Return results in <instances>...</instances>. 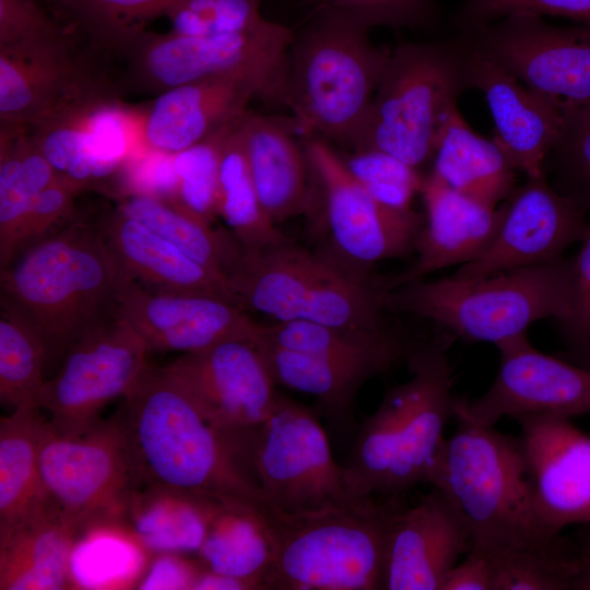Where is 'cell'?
Wrapping results in <instances>:
<instances>
[{
    "mask_svg": "<svg viewBox=\"0 0 590 590\" xmlns=\"http://www.w3.org/2000/svg\"><path fill=\"white\" fill-rule=\"evenodd\" d=\"M143 487L262 507L247 428L209 423L165 367L148 366L120 408Z\"/></svg>",
    "mask_w": 590,
    "mask_h": 590,
    "instance_id": "obj_1",
    "label": "cell"
},
{
    "mask_svg": "<svg viewBox=\"0 0 590 590\" xmlns=\"http://www.w3.org/2000/svg\"><path fill=\"white\" fill-rule=\"evenodd\" d=\"M1 304L40 335L47 357H63L84 332L117 311L133 281L98 225L72 219L1 269Z\"/></svg>",
    "mask_w": 590,
    "mask_h": 590,
    "instance_id": "obj_2",
    "label": "cell"
},
{
    "mask_svg": "<svg viewBox=\"0 0 590 590\" xmlns=\"http://www.w3.org/2000/svg\"><path fill=\"white\" fill-rule=\"evenodd\" d=\"M451 339L439 335L420 344L408 359L412 377L387 391L377 410L358 427L342 465L355 498L402 496L428 481L453 415Z\"/></svg>",
    "mask_w": 590,
    "mask_h": 590,
    "instance_id": "obj_3",
    "label": "cell"
},
{
    "mask_svg": "<svg viewBox=\"0 0 590 590\" xmlns=\"http://www.w3.org/2000/svg\"><path fill=\"white\" fill-rule=\"evenodd\" d=\"M369 31L357 16L323 3L294 31L285 107L305 135L353 149L389 57Z\"/></svg>",
    "mask_w": 590,
    "mask_h": 590,
    "instance_id": "obj_4",
    "label": "cell"
},
{
    "mask_svg": "<svg viewBox=\"0 0 590 590\" xmlns=\"http://www.w3.org/2000/svg\"><path fill=\"white\" fill-rule=\"evenodd\" d=\"M402 496H373L311 511L261 509L271 548L263 589H382L390 526Z\"/></svg>",
    "mask_w": 590,
    "mask_h": 590,
    "instance_id": "obj_5",
    "label": "cell"
},
{
    "mask_svg": "<svg viewBox=\"0 0 590 590\" xmlns=\"http://www.w3.org/2000/svg\"><path fill=\"white\" fill-rule=\"evenodd\" d=\"M471 46L461 33L404 43L389 54L366 119L351 151L377 150L420 170L471 88Z\"/></svg>",
    "mask_w": 590,
    "mask_h": 590,
    "instance_id": "obj_6",
    "label": "cell"
},
{
    "mask_svg": "<svg viewBox=\"0 0 590 590\" xmlns=\"http://www.w3.org/2000/svg\"><path fill=\"white\" fill-rule=\"evenodd\" d=\"M453 416L457 429L442 442L427 483L458 506L472 545L524 547L553 535L535 512L519 437L477 424L455 405Z\"/></svg>",
    "mask_w": 590,
    "mask_h": 590,
    "instance_id": "obj_7",
    "label": "cell"
},
{
    "mask_svg": "<svg viewBox=\"0 0 590 590\" xmlns=\"http://www.w3.org/2000/svg\"><path fill=\"white\" fill-rule=\"evenodd\" d=\"M573 257L480 278L415 280L389 290L385 308L409 312L472 342L499 341L533 322L563 319L571 304Z\"/></svg>",
    "mask_w": 590,
    "mask_h": 590,
    "instance_id": "obj_8",
    "label": "cell"
},
{
    "mask_svg": "<svg viewBox=\"0 0 590 590\" xmlns=\"http://www.w3.org/2000/svg\"><path fill=\"white\" fill-rule=\"evenodd\" d=\"M227 282L244 308L276 321L361 330L386 327V278H357L290 238L257 249L243 247Z\"/></svg>",
    "mask_w": 590,
    "mask_h": 590,
    "instance_id": "obj_9",
    "label": "cell"
},
{
    "mask_svg": "<svg viewBox=\"0 0 590 590\" xmlns=\"http://www.w3.org/2000/svg\"><path fill=\"white\" fill-rule=\"evenodd\" d=\"M42 498L75 529L78 539L102 527L128 528L134 497L143 487L119 409L76 434L49 422L39 450Z\"/></svg>",
    "mask_w": 590,
    "mask_h": 590,
    "instance_id": "obj_10",
    "label": "cell"
},
{
    "mask_svg": "<svg viewBox=\"0 0 590 590\" xmlns=\"http://www.w3.org/2000/svg\"><path fill=\"white\" fill-rule=\"evenodd\" d=\"M294 30L266 20L238 33L192 36L143 32L121 55L128 82L157 95L201 79L241 74L266 104L285 107L287 52Z\"/></svg>",
    "mask_w": 590,
    "mask_h": 590,
    "instance_id": "obj_11",
    "label": "cell"
},
{
    "mask_svg": "<svg viewBox=\"0 0 590 590\" xmlns=\"http://www.w3.org/2000/svg\"><path fill=\"white\" fill-rule=\"evenodd\" d=\"M303 143L311 190L306 215L323 238L320 255L357 278L370 279L377 262L414 250L423 226L420 214L376 202L328 141L307 137Z\"/></svg>",
    "mask_w": 590,
    "mask_h": 590,
    "instance_id": "obj_12",
    "label": "cell"
},
{
    "mask_svg": "<svg viewBox=\"0 0 590 590\" xmlns=\"http://www.w3.org/2000/svg\"><path fill=\"white\" fill-rule=\"evenodd\" d=\"M248 451L271 508L302 512L361 499L351 495L317 416L280 393L267 418L248 428Z\"/></svg>",
    "mask_w": 590,
    "mask_h": 590,
    "instance_id": "obj_13",
    "label": "cell"
},
{
    "mask_svg": "<svg viewBox=\"0 0 590 590\" xmlns=\"http://www.w3.org/2000/svg\"><path fill=\"white\" fill-rule=\"evenodd\" d=\"M146 344L117 314L84 332L66 352L58 373L45 380L38 408L61 434L84 432L101 412L122 400L150 363Z\"/></svg>",
    "mask_w": 590,
    "mask_h": 590,
    "instance_id": "obj_14",
    "label": "cell"
},
{
    "mask_svg": "<svg viewBox=\"0 0 590 590\" xmlns=\"http://www.w3.org/2000/svg\"><path fill=\"white\" fill-rule=\"evenodd\" d=\"M464 34L483 56L529 88L570 109L590 105V25L508 16Z\"/></svg>",
    "mask_w": 590,
    "mask_h": 590,
    "instance_id": "obj_15",
    "label": "cell"
},
{
    "mask_svg": "<svg viewBox=\"0 0 590 590\" xmlns=\"http://www.w3.org/2000/svg\"><path fill=\"white\" fill-rule=\"evenodd\" d=\"M56 174L81 192L121 197L126 165L133 153L130 111L111 84L94 90L30 127Z\"/></svg>",
    "mask_w": 590,
    "mask_h": 590,
    "instance_id": "obj_16",
    "label": "cell"
},
{
    "mask_svg": "<svg viewBox=\"0 0 590 590\" xmlns=\"http://www.w3.org/2000/svg\"><path fill=\"white\" fill-rule=\"evenodd\" d=\"M499 370L488 390L473 402L455 399V408L482 425L503 416L590 413V371L536 350L522 332L497 342Z\"/></svg>",
    "mask_w": 590,
    "mask_h": 590,
    "instance_id": "obj_17",
    "label": "cell"
},
{
    "mask_svg": "<svg viewBox=\"0 0 590 590\" xmlns=\"http://www.w3.org/2000/svg\"><path fill=\"white\" fill-rule=\"evenodd\" d=\"M503 206V221L492 244L453 275L480 278L557 261L587 231L589 212L551 186L546 174L527 178Z\"/></svg>",
    "mask_w": 590,
    "mask_h": 590,
    "instance_id": "obj_18",
    "label": "cell"
},
{
    "mask_svg": "<svg viewBox=\"0 0 590 590\" xmlns=\"http://www.w3.org/2000/svg\"><path fill=\"white\" fill-rule=\"evenodd\" d=\"M235 300L212 293L169 292L131 281L121 290L116 314L150 352L192 353L228 340L257 342L262 324Z\"/></svg>",
    "mask_w": 590,
    "mask_h": 590,
    "instance_id": "obj_19",
    "label": "cell"
},
{
    "mask_svg": "<svg viewBox=\"0 0 590 590\" xmlns=\"http://www.w3.org/2000/svg\"><path fill=\"white\" fill-rule=\"evenodd\" d=\"M60 31L0 46V126L33 127L87 93L110 84Z\"/></svg>",
    "mask_w": 590,
    "mask_h": 590,
    "instance_id": "obj_20",
    "label": "cell"
},
{
    "mask_svg": "<svg viewBox=\"0 0 590 590\" xmlns=\"http://www.w3.org/2000/svg\"><path fill=\"white\" fill-rule=\"evenodd\" d=\"M165 368L203 417L223 429L260 424L279 394L256 343L249 340H228L185 353Z\"/></svg>",
    "mask_w": 590,
    "mask_h": 590,
    "instance_id": "obj_21",
    "label": "cell"
},
{
    "mask_svg": "<svg viewBox=\"0 0 590 590\" xmlns=\"http://www.w3.org/2000/svg\"><path fill=\"white\" fill-rule=\"evenodd\" d=\"M520 442L535 512L550 533L590 523V434L569 417L524 415Z\"/></svg>",
    "mask_w": 590,
    "mask_h": 590,
    "instance_id": "obj_22",
    "label": "cell"
},
{
    "mask_svg": "<svg viewBox=\"0 0 590 590\" xmlns=\"http://www.w3.org/2000/svg\"><path fill=\"white\" fill-rule=\"evenodd\" d=\"M472 536L462 512L440 488L396 515L387 536L382 589L441 590Z\"/></svg>",
    "mask_w": 590,
    "mask_h": 590,
    "instance_id": "obj_23",
    "label": "cell"
},
{
    "mask_svg": "<svg viewBox=\"0 0 590 590\" xmlns=\"http://www.w3.org/2000/svg\"><path fill=\"white\" fill-rule=\"evenodd\" d=\"M470 46L471 88L485 96L495 126L493 140L527 178L546 174L545 162L559 135L565 109Z\"/></svg>",
    "mask_w": 590,
    "mask_h": 590,
    "instance_id": "obj_24",
    "label": "cell"
},
{
    "mask_svg": "<svg viewBox=\"0 0 590 590\" xmlns=\"http://www.w3.org/2000/svg\"><path fill=\"white\" fill-rule=\"evenodd\" d=\"M420 192L426 220L415 240L417 257L401 273L386 278L388 291L479 258L503 221V204L498 209L486 206L452 189L432 172L424 177Z\"/></svg>",
    "mask_w": 590,
    "mask_h": 590,
    "instance_id": "obj_25",
    "label": "cell"
},
{
    "mask_svg": "<svg viewBox=\"0 0 590 590\" xmlns=\"http://www.w3.org/2000/svg\"><path fill=\"white\" fill-rule=\"evenodd\" d=\"M259 98L256 83L241 74L210 76L157 95L142 126L149 148L177 153L239 120Z\"/></svg>",
    "mask_w": 590,
    "mask_h": 590,
    "instance_id": "obj_26",
    "label": "cell"
},
{
    "mask_svg": "<svg viewBox=\"0 0 590 590\" xmlns=\"http://www.w3.org/2000/svg\"><path fill=\"white\" fill-rule=\"evenodd\" d=\"M247 161L267 216L276 225L307 214L310 173L293 118L248 110L240 122Z\"/></svg>",
    "mask_w": 590,
    "mask_h": 590,
    "instance_id": "obj_27",
    "label": "cell"
},
{
    "mask_svg": "<svg viewBox=\"0 0 590 590\" xmlns=\"http://www.w3.org/2000/svg\"><path fill=\"white\" fill-rule=\"evenodd\" d=\"M97 225L133 281L162 291L219 294L239 304L225 278L117 208L102 216Z\"/></svg>",
    "mask_w": 590,
    "mask_h": 590,
    "instance_id": "obj_28",
    "label": "cell"
},
{
    "mask_svg": "<svg viewBox=\"0 0 590 590\" xmlns=\"http://www.w3.org/2000/svg\"><path fill=\"white\" fill-rule=\"evenodd\" d=\"M76 540L75 529L42 498L24 519L0 534V589L71 588Z\"/></svg>",
    "mask_w": 590,
    "mask_h": 590,
    "instance_id": "obj_29",
    "label": "cell"
},
{
    "mask_svg": "<svg viewBox=\"0 0 590 590\" xmlns=\"http://www.w3.org/2000/svg\"><path fill=\"white\" fill-rule=\"evenodd\" d=\"M257 341L335 362L363 366L377 375L389 373L410 358L420 344L401 332L384 327L376 330L339 328L306 320L262 324Z\"/></svg>",
    "mask_w": 590,
    "mask_h": 590,
    "instance_id": "obj_30",
    "label": "cell"
},
{
    "mask_svg": "<svg viewBox=\"0 0 590 590\" xmlns=\"http://www.w3.org/2000/svg\"><path fill=\"white\" fill-rule=\"evenodd\" d=\"M516 169L494 140L474 132L459 110L437 148L433 169L449 187L495 209L516 189Z\"/></svg>",
    "mask_w": 590,
    "mask_h": 590,
    "instance_id": "obj_31",
    "label": "cell"
},
{
    "mask_svg": "<svg viewBox=\"0 0 590 590\" xmlns=\"http://www.w3.org/2000/svg\"><path fill=\"white\" fill-rule=\"evenodd\" d=\"M256 346L275 385L316 397L332 424L346 432L353 429L355 397L376 371L263 341Z\"/></svg>",
    "mask_w": 590,
    "mask_h": 590,
    "instance_id": "obj_32",
    "label": "cell"
},
{
    "mask_svg": "<svg viewBox=\"0 0 590 590\" xmlns=\"http://www.w3.org/2000/svg\"><path fill=\"white\" fill-rule=\"evenodd\" d=\"M58 175L28 127L0 126V267L20 250V234L37 196Z\"/></svg>",
    "mask_w": 590,
    "mask_h": 590,
    "instance_id": "obj_33",
    "label": "cell"
},
{
    "mask_svg": "<svg viewBox=\"0 0 590 590\" xmlns=\"http://www.w3.org/2000/svg\"><path fill=\"white\" fill-rule=\"evenodd\" d=\"M262 508L216 505L197 552L202 569L241 580L249 589H263L271 548Z\"/></svg>",
    "mask_w": 590,
    "mask_h": 590,
    "instance_id": "obj_34",
    "label": "cell"
},
{
    "mask_svg": "<svg viewBox=\"0 0 590 590\" xmlns=\"http://www.w3.org/2000/svg\"><path fill=\"white\" fill-rule=\"evenodd\" d=\"M116 208L226 280L241 255L243 246L232 233L215 231L209 220L177 199L128 196Z\"/></svg>",
    "mask_w": 590,
    "mask_h": 590,
    "instance_id": "obj_35",
    "label": "cell"
},
{
    "mask_svg": "<svg viewBox=\"0 0 590 590\" xmlns=\"http://www.w3.org/2000/svg\"><path fill=\"white\" fill-rule=\"evenodd\" d=\"M46 418L39 408L12 411L0 421V534L42 500L39 450Z\"/></svg>",
    "mask_w": 590,
    "mask_h": 590,
    "instance_id": "obj_36",
    "label": "cell"
},
{
    "mask_svg": "<svg viewBox=\"0 0 590 590\" xmlns=\"http://www.w3.org/2000/svg\"><path fill=\"white\" fill-rule=\"evenodd\" d=\"M219 502L156 487L134 497L128 529L150 552H198Z\"/></svg>",
    "mask_w": 590,
    "mask_h": 590,
    "instance_id": "obj_37",
    "label": "cell"
},
{
    "mask_svg": "<svg viewBox=\"0 0 590 590\" xmlns=\"http://www.w3.org/2000/svg\"><path fill=\"white\" fill-rule=\"evenodd\" d=\"M241 118L228 129L221 149L217 215L245 249H257L288 237L267 216L258 198L247 161Z\"/></svg>",
    "mask_w": 590,
    "mask_h": 590,
    "instance_id": "obj_38",
    "label": "cell"
},
{
    "mask_svg": "<svg viewBox=\"0 0 590 590\" xmlns=\"http://www.w3.org/2000/svg\"><path fill=\"white\" fill-rule=\"evenodd\" d=\"M484 546L493 562V590H568L578 574L577 545L562 532L524 547Z\"/></svg>",
    "mask_w": 590,
    "mask_h": 590,
    "instance_id": "obj_39",
    "label": "cell"
},
{
    "mask_svg": "<svg viewBox=\"0 0 590 590\" xmlns=\"http://www.w3.org/2000/svg\"><path fill=\"white\" fill-rule=\"evenodd\" d=\"M47 349L35 329L14 309L1 304L0 402L12 411L38 408Z\"/></svg>",
    "mask_w": 590,
    "mask_h": 590,
    "instance_id": "obj_40",
    "label": "cell"
},
{
    "mask_svg": "<svg viewBox=\"0 0 590 590\" xmlns=\"http://www.w3.org/2000/svg\"><path fill=\"white\" fill-rule=\"evenodd\" d=\"M176 0H54L98 48L122 55Z\"/></svg>",
    "mask_w": 590,
    "mask_h": 590,
    "instance_id": "obj_41",
    "label": "cell"
},
{
    "mask_svg": "<svg viewBox=\"0 0 590 590\" xmlns=\"http://www.w3.org/2000/svg\"><path fill=\"white\" fill-rule=\"evenodd\" d=\"M143 550L128 528L102 527L85 532L71 555L73 587L104 588L128 579L142 563Z\"/></svg>",
    "mask_w": 590,
    "mask_h": 590,
    "instance_id": "obj_42",
    "label": "cell"
},
{
    "mask_svg": "<svg viewBox=\"0 0 590 590\" xmlns=\"http://www.w3.org/2000/svg\"><path fill=\"white\" fill-rule=\"evenodd\" d=\"M342 158L354 178L380 205L402 213L413 211L412 199L421 191L425 177L418 169L377 150L351 151Z\"/></svg>",
    "mask_w": 590,
    "mask_h": 590,
    "instance_id": "obj_43",
    "label": "cell"
},
{
    "mask_svg": "<svg viewBox=\"0 0 590 590\" xmlns=\"http://www.w3.org/2000/svg\"><path fill=\"white\" fill-rule=\"evenodd\" d=\"M551 166L553 187L590 210V105L565 110L559 135L545 166Z\"/></svg>",
    "mask_w": 590,
    "mask_h": 590,
    "instance_id": "obj_44",
    "label": "cell"
},
{
    "mask_svg": "<svg viewBox=\"0 0 590 590\" xmlns=\"http://www.w3.org/2000/svg\"><path fill=\"white\" fill-rule=\"evenodd\" d=\"M232 125L174 153L177 200L210 222L217 215L221 149Z\"/></svg>",
    "mask_w": 590,
    "mask_h": 590,
    "instance_id": "obj_45",
    "label": "cell"
},
{
    "mask_svg": "<svg viewBox=\"0 0 590 590\" xmlns=\"http://www.w3.org/2000/svg\"><path fill=\"white\" fill-rule=\"evenodd\" d=\"M263 0H176L165 15L173 31L210 36L244 32L263 23Z\"/></svg>",
    "mask_w": 590,
    "mask_h": 590,
    "instance_id": "obj_46",
    "label": "cell"
},
{
    "mask_svg": "<svg viewBox=\"0 0 590 590\" xmlns=\"http://www.w3.org/2000/svg\"><path fill=\"white\" fill-rule=\"evenodd\" d=\"M545 15L590 25V0H464L453 25L463 33L508 16Z\"/></svg>",
    "mask_w": 590,
    "mask_h": 590,
    "instance_id": "obj_47",
    "label": "cell"
},
{
    "mask_svg": "<svg viewBox=\"0 0 590 590\" xmlns=\"http://www.w3.org/2000/svg\"><path fill=\"white\" fill-rule=\"evenodd\" d=\"M581 248L573 257L571 304L557 321L567 361L590 371V210Z\"/></svg>",
    "mask_w": 590,
    "mask_h": 590,
    "instance_id": "obj_48",
    "label": "cell"
},
{
    "mask_svg": "<svg viewBox=\"0 0 590 590\" xmlns=\"http://www.w3.org/2000/svg\"><path fill=\"white\" fill-rule=\"evenodd\" d=\"M321 3L357 16L370 28L429 30L439 21L437 0H320Z\"/></svg>",
    "mask_w": 590,
    "mask_h": 590,
    "instance_id": "obj_49",
    "label": "cell"
},
{
    "mask_svg": "<svg viewBox=\"0 0 590 590\" xmlns=\"http://www.w3.org/2000/svg\"><path fill=\"white\" fill-rule=\"evenodd\" d=\"M128 196L177 199L174 153L148 145L141 153L133 151L123 172L120 199Z\"/></svg>",
    "mask_w": 590,
    "mask_h": 590,
    "instance_id": "obj_50",
    "label": "cell"
},
{
    "mask_svg": "<svg viewBox=\"0 0 590 590\" xmlns=\"http://www.w3.org/2000/svg\"><path fill=\"white\" fill-rule=\"evenodd\" d=\"M80 189L59 176L34 200L20 234V249L33 239L38 240L55 224L70 221L74 213V199Z\"/></svg>",
    "mask_w": 590,
    "mask_h": 590,
    "instance_id": "obj_51",
    "label": "cell"
},
{
    "mask_svg": "<svg viewBox=\"0 0 590 590\" xmlns=\"http://www.w3.org/2000/svg\"><path fill=\"white\" fill-rule=\"evenodd\" d=\"M61 28L36 0H0V46L34 40Z\"/></svg>",
    "mask_w": 590,
    "mask_h": 590,
    "instance_id": "obj_52",
    "label": "cell"
},
{
    "mask_svg": "<svg viewBox=\"0 0 590 590\" xmlns=\"http://www.w3.org/2000/svg\"><path fill=\"white\" fill-rule=\"evenodd\" d=\"M494 567L489 550L473 544L462 563L447 575L441 590H493Z\"/></svg>",
    "mask_w": 590,
    "mask_h": 590,
    "instance_id": "obj_53",
    "label": "cell"
},
{
    "mask_svg": "<svg viewBox=\"0 0 590 590\" xmlns=\"http://www.w3.org/2000/svg\"><path fill=\"white\" fill-rule=\"evenodd\" d=\"M201 569L175 553H163L141 578L138 589H191Z\"/></svg>",
    "mask_w": 590,
    "mask_h": 590,
    "instance_id": "obj_54",
    "label": "cell"
},
{
    "mask_svg": "<svg viewBox=\"0 0 590 590\" xmlns=\"http://www.w3.org/2000/svg\"><path fill=\"white\" fill-rule=\"evenodd\" d=\"M573 539L578 548L579 569L571 589L590 590V523L580 524Z\"/></svg>",
    "mask_w": 590,
    "mask_h": 590,
    "instance_id": "obj_55",
    "label": "cell"
},
{
    "mask_svg": "<svg viewBox=\"0 0 590 590\" xmlns=\"http://www.w3.org/2000/svg\"><path fill=\"white\" fill-rule=\"evenodd\" d=\"M47 1H54V0H47Z\"/></svg>",
    "mask_w": 590,
    "mask_h": 590,
    "instance_id": "obj_56",
    "label": "cell"
}]
</instances>
